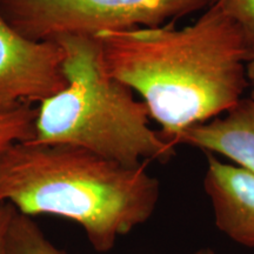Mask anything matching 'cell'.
<instances>
[{
  "label": "cell",
  "instance_id": "13",
  "mask_svg": "<svg viewBox=\"0 0 254 254\" xmlns=\"http://www.w3.org/2000/svg\"><path fill=\"white\" fill-rule=\"evenodd\" d=\"M192 254H217V253H215L212 249H209V247H204V249H200L198 251H195V252Z\"/></svg>",
  "mask_w": 254,
  "mask_h": 254
},
{
  "label": "cell",
  "instance_id": "10",
  "mask_svg": "<svg viewBox=\"0 0 254 254\" xmlns=\"http://www.w3.org/2000/svg\"><path fill=\"white\" fill-rule=\"evenodd\" d=\"M212 5L241 27L247 39L254 44V0H213Z\"/></svg>",
  "mask_w": 254,
  "mask_h": 254
},
{
  "label": "cell",
  "instance_id": "2",
  "mask_svg": "<svg viewBox=\"0 0 254 254\" xmlns=\"http://www.w3.org/2000/svg\"><path fill=\"white\" fill-rule=\"evenodd\" d=\"M146 165H126L69 145L17 142L0 155V201L19 213L68 219L106 253L145 224L160 198Z\"/></svg>",
  "mask_w": 254,
  "mask_h": 254
},
{
  "label": "cell",
  "instance_id": "8",
  "mask_svg": "<svg viewBox=\"0 0 254 254\" xmlns=\"http://www.w3.org/2000/svg\"><path fill=\"white\" fill-rule=\"evenodd\" d=\"M7 254H67L53 245L37 222L17 211L7 233Z\"/></svg>",
  "mask_w": 254,
  "mask_h": 254
},
{
  "label": "cell",
  "instance_id": "7",
  "mask_svg": "<svg viewBox=\"0 0 254 254\" xmlns=\"http://www.w3.org/2000/svg\"><path fill=\"white\" fill-rule=\"evenodd\" d=\"M174 144L222 155L254 176V103L243 98L222 118L183 131Z\"/></svg>",
  "mask_w": 254,
  "mask_h": 254
},
{
  "label": "cell",
  "instance_id": "9",
  "mask_svg": "<svg viewBox=\"0 0 254 254\" xmlns=\"http://www.w3.org/2000/svg\"><path fill=\"white\" fill-rule=\"evenodd\" d=\"M37 110L25 106L11 112H0V155L17 142L34 139Z\"/></svg>",
  "mask_w": 254,
  "mask_h": 254
},
{
  "label": "cell",
  "instance_id": "6",
  "mask_svg": "<svg viewBox=\"0 0 254 254\" xmlns=\"http://www.w3.org/2000/svg\"><path fill=\"white\" fill-rule=\"evenodd\" d=\"M204 190L215 227L239 245L254 249V176L206 152Z\"/></svg>",
  "mask_w": 254,
  "mask_h": 254
},
{
  "label": "cell",
  "instance_id": "5",
  "mask_svg": "<svg viewBox=\"0 0 254 254\" xmlns=\"http://www.w3.org/2000/svg\"><path fill=\"white\" fill-rule=\"evenodd\" d=\"M63 47L15 30L0 9V112L55 97L66 87Z\"/></svg>",
  "mask_w": 254,
  "mask_h": 254
},
{
  "label": "cell",
  "instance_id": "1",
  "mask_svg": "<svg viewBox=\"0 0 254 254\" xmlns=\"http://www.w3.org/2000/svg\"><path fill=\"white\" fill-rule=\"evenodd\" d=\"M111 77L141 95L174 144L183 131L243 99L252 45L236 21L211 5L194 24L105 31L94 36Z\"/></svg>",
  "mask_w": 254,
  "mask_h": 254
},
{
  "label": "cell",
  "instance_id": "3",
  "mask_svg": "<svg viewBox=\"0 0 254 254\" xmlns=\"http://www.w3.org/2000/svg\"><path fill=\"white\" fill-rule=\"evenodd\" d=\"M65 53L66 87L41 103L34 141L85 148L126 165L166 164L176 146L150 126L142 101L107 73L95 37L56 39Z\"/></svg>",
  "mask_w": 254,
  "mask_h": 254
},
{
  "label": "cell",
  "instance_id": "4",
  "mask_svg": "<svg viewBox=\"0 0 254 254\" xmlns=\"http://www.w3.org/2000/svg\"><path fill=\"white\" fill-rule=\"evenodd\" d=\"M213 0H0L9 24L34 40L94 37L105 31L159 27Z\"/></svg>",
  "mask_w": 254,
  "mask_h": 254
},
{
  "label": "cell",
  "instance_id": "12",
  "mask_svg": "<svg viewBox=\"0 0 254 254\" xmlns=\"http://www.w3.org/2000/svg\"><path fill=\"white\" fill-rule=\"evenodd\" d=\"M246 78L251 85V98L250 99L254 103V44L252 46V55L246 64Z\"/></svg>",
  "mask_w": 254,
  "mask_h": 254
},
{
  "label": "cell",
  "instance_id": "11",
  "mask_svg": "<svg viewBox=\"0 0 254 254\" xmlns=\"http://www.w3.org/2000/svg\"><path fill=\"white\" fill-rule=\"evenodd\" d=\"M15 212L17 209L11 204L0 201V254H7V233Z\"/></svg>",
  "mask_w": 254,
  "mask_h": 254
}]
</instances>
